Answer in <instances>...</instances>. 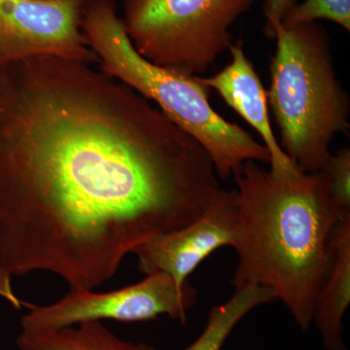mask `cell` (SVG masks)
Listing matches in <instances>:
<instances>
[{"label":"cell","mask_w":350,"mask_h":350,"mask_svg":"<svg viewBox=\"0 0 350 350\" xmlns=\"http://www.w3.org/2000/svg\"><path fill=\"white\" fill-rule=\"evenodd\" d=\"M255 0H125L124 29L149 63L204 75L232 45V25Z\"/></svg>","instance_id":"5b68a950"},{"label":"cell","mask_w":350,"mask_h":350,"mask_svg":"<svg viewBox=\"0 0 350 350\" xmlns=\"http://www.w3.org/2000/svg\"><path fill=\"white\" fill-rule=\"evenodd\" d=\"M327 189L334 206L344 216H350V149H340L331 155L323 169Z\"/></svg>","instance_id":"5bb4252c"},{"label":"cell","mask_w":350,"mask_h":350,"mask_svg":"<svg viewBox=\"0 0 350 350\" xmlns=\"http://www.w3.org/2000/svg\"><path fill=\"white\" fill-rule=\"evenodd\" d=\"M81 29L100 59V70L153 100L175 125L194 137L208 153L219 178L234 176L248 161L271 165L264 144L214 110L208 88L194 76L160 68L138 54L117 16L115 0H88Z\"/></svg>","instance_id":"3957f363"},{"label":"cell","mask_w":350,"mask_h":350,"mask_svg":"<svg viewBox=\"0 0 350 350\" xmlns=\"http://www.w3.org/2000/svg\"><path fill=\"white\" fill-rule=\"evenodd\" d=\"M232 178L239 238L232 285L267 288L306 332L312 325L332 230L347 216L334 206L321 172L275 176L248 161Z\"/></svg>","instance_id":"7a4b0ae2"},{"label":"cell","mask_w":350,"mask_h":350,"mask_svg":"<svg viewBox=\"0 0 350 350\" xmlns=\"http://www.w3.org/2000/svg\"><path fill=\"white\" fill-rule=\"evenodd\" d=\"M147 345L122 340L100 321L59 329H22L17 338L19 350H147Z\"/></svg>","instance_id":"8fae6325"},{"label":"cell","mask_w":350,"mask_h":350,"mask_svg":"<svg viewBox=\"0 0 350 350\" xmlns=\"http://www.w3.org/2000/svg\"><path fill=\"white\" fill-rule=\"evenodd\" d=\"M350 305V216L332 230L325 271L315 295L312 324L326 350H347L344 317Z\"/></svg>","instance_id":"30bf717a"},{"label":"cell","mask_w":350,"mask_h":350,"mask_svg":"<svg viewBox=\"0 0 350 350\" xmlns=\"http://www.w3.org/2000/svg\"><path fill=\"white\" fill-rule=\"evenodd\" d=\"M328 20L350 31V0H305L297 3L283 18L284 27Z\"/></svg>","instance_id":"4fadbf2b"},{"label":"cell","mask_w":350,"mask_h":350,"mask_svg":"<svg viewBox=\"0 0 350 350\" xmlns=\"http://www.w3.org/2000/svg\"><path fill=\"white\" fill-rule=\"evenodd\" d=\"M268 103L280 148L306 174L323 169L337 133H347L349 98L334 68L331 42L319 22L276 25Z\"/></svg>","instance_id":"277c9868"},{"label":"cell","mask_w":350,"mask_h":350,"mask_svg":"<svg viewBox=\"0 0 350 350\" xmlns=\"http://www.w3.org/2000/svg\"><path fill=\"white\" fill-rule=\"evenodd\" d=\"M213 161L150 101L90 64L0 66V267L93 290L140 244L199 218Z\"/></svg>","instance_id":"6da1fadb"},{"label":"cell","mask_w":350,"mask_h":350,"mask_svg":"<svg viewBox=\"0 0 350 350\" xmlns=\"http://www.w3.org/2000/svg\"><path fill=\"white\" fill-rule=\"evenodd\" d=\"M88 0H0V66L34 56L100 59L81 29Z\"/></svg>","instance_id":"52a82bcc"},{"label":"cell","mask_w":350,"mask_h":350,"mask_svg":"<svg viewBox=\"0 0 350 350\" xmlns=\"http://www.w3.org/2000/svg\"><path fill=\"white\" fill-rule=\"evenodd\" d=\"M297 4V0H265L264 15L266 24L264 32L267 38H273L276 25L282 24L283 18L290 9Z\"/></svg>","instance_id":"9a60e30c"},{"label":"cell","mask_w":350,"mask_h":350,"mask_svg":"<svg viewBox=\"0 0 350 350\" xmlns=\"http://www.w3.org/2000/svg\"><path fill=\"white\" fill-rule=\"evenodd\" d=\"M197 299L198 290L189 282L180 286L167 273H155L113 291L70 288L64 298L51 305L27 304L29 312L22 317L21 325L23 330L59 329L103 319L139 322L167 315L185 326L188 310Z\"/></svg>","instance_id":"8992f818"},{"label":"cell","mask_w":350,"mask_h":350,"mask_svg":"<svg viewBox=\"0 0 350 350\" xmlns=\"http://www.w3.org/2000/svg\"><path fill=\"white\" fill-rule=\"evenodd\" d=\"M234 289L229 300L211 308L202 334L183 350H222L226 340L245 315L258 306L275 301L273 292L257 285L245 284ZM147 350L158 349L148 345Z\"/></svg>","instance_id":"7c38bea8"},{"label":"cell","mask_w":350,"mask_h":350,"mask_svg":"<svg viewBox=\"0 0 350 350\" xmlns=\"http://www.w3.org/2000/svg\"><path fill=\"white\" fill-rule=\"evenodd\" d=\"M239 215L236 190L221 189L204 213L190 224L158 234L138 245L140 273H167L177 284L188 282V276L214 251L236 245Z\"/></svg>","instance_id":"ba28073f"},{"label":"cell","mask_w":350,"mask_h":350,"mask_svg":"<svg viewBox=\"0 0 350 350\" xmlns=\"http://www.w3.org/2000/svg\"><path fill=\"white\" fill-rule=\"evenodd\" d=\"M232 62L211 77L194 76L202 86L213 89L225 103L243 117L261 135L271 155V172L285 176L300 170L280 148L269 121L267 92L254 66L244 53L243 43L232 44L229 49Z\"/></svg>","instance_id":"9c48e42d"},{"label":"cell","mask_w":350,"mask_h":350,"mask_svg":"<svg viewBox=\"0 0 350 350\" xmlns=\"http://www.w3.org/2000/svg\"><path fill=\"white\" fill-rule=\"evenodd\" d=\"M11 278L12 275L0 267V297L8 301L14 308L20 310L22 306H25V304L23 303L14 293Z\"/></svg>","instance_id":"2e32d148"}]
</instances>
